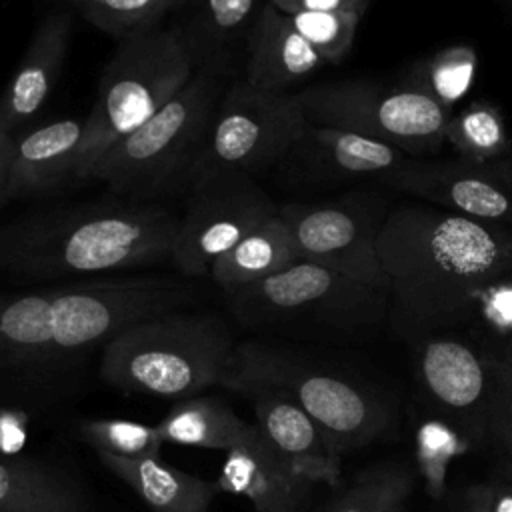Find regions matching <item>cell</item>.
<instances>
[{
  "instance_id": "obj_1",
  "label": "cell",
  "mask_w": 512,
  "mask_h": 512,
  "mask_svg": "<svg viewBox=\"0 0 512 512\" xmlns=\"http://www.w3.org/2000/svg\"><path fill=\"white\" fill-rule=\"evenodd\" d=\"M388 324L408 340L466 328L480 296L512 272V228L438 206L390 210L378 234Z\"/></svg>"
},
{
  "instance_id": "obj_2",
  "label": "cell",
  "mask_w": 512,
  "mask_h": 512,
  "mask_svg": "<svg viewBox=\"0 0 512 512\" xmlns=\"http://www.w3.org/2000/svg\"><path fill=\"white\" fill-rule=\"evenodd\" d=\"M178 228L162 204L120 196L26 212L0 224V278L80 280L172 262Z\"/></svg>"
},
{
  "instance_id": "obj_3",
  "label": "cell",
  "mask_w": 512,
  "mask_h": 512,
  "mask_svg": "<svg viewBox=\"0 0 512 512\" xmlns=\"http://www.w3.org/2000/svg\"><path fill=\"white\" fill-rule=\"evenodd\" d=\"M236 338L212 312L174 310L140 320L100 350V376L124 392L160 398H190L226 384Z\"/></svg>"
},
{
  "instance_id": "obj_4",
  "label": "cell",
  "mask_w": 512,
  "mask_h": 512,
  "mask_svg": "<svg viewBox=\"0 0 512 512\" xmlns=\"http://www.w3.org/2000/svg\"><path fill=\"white\" fill-rule=\"evenodd\" d=\"M228 86L220 78L192 74L168 104L92 164L86 182H104L112 194L138 202L186 194Z\"/></svg>"
},
{
  "instance_id": "obj_5",
  "label": "cell",
  "mask_w": 512,
  "mask_h": 512,
  "mask_svg": "<svg viewBox=\"0 0 512 512\" xmlns=\"http://www.w3.org/2000/svg\"><path fill=\"white\" fill-rule=\"evenodd\" d=\"M232 316L252 328L318 338H364L388 322V292L322 264L290 268L226 296Z\"/></svg>"
},
{
  "instance_id": "obj_6",
  "label": "cell",
  "mask_w": 512,
  "mask_h": 512,
  "mask_svg": "<svg viewBox=\"0 0 512 512\" xmlns=\"http://www.w3.org/2000/svg\"><path fill=\"white\" fill-rule=\"evenodd\" d=\"M192 64L170 26H156L118 44L104 66L86 116L76 182L120 138L148 122L192 78Z\"/></svg>"
},
{
  "instance_id": "obj_7",
  "label": "cell",
  "mask_w": 512,
  "mask_h": 512,
  "mask_svg": "<svg viewBox=\"0 0 512 512\" xmlns=\"http://www.w3.org/2000/svg\"><path fill=\"white\" fill-rule=\"evenodd\" d=\"M240 382L286 392L340 454L372 444L392 424V414L378 396L270 342H238L224 388Z\"/></svg>"
},
{
  "instance_id": "obj_8",
  "label": "cell",
  "mask_w": 512,
  "mask_h": 512,
  "mask_svg": "<svg viewBox=\"0 0 512 512\" xmlns=\"http://www.w3.org/2000/svg\"><path fill=\"white\" fill-rule=\"evenodd\" d=\"M416 378L430 406L470 438L512 454V360L452 332L418 340Z\"/></svg>"
},
{
  "instance_id": "obj_9",
  "label": "cell",
  "mask_w": 512,
  "mask_h": 512,
  "mask_svg": "<svg viewBox=\"0 0 512 512\" xmlns=\"http://www.w3.org/2000/svg\"><path fill=\"white\" fill-rule=\"evenodd\" d=\"M306 122L348 130L402 150L436 154L446 144L450 114L414 86L340 80L296 92Z\"/></svg>"
},
{
  "instance_id": "obj_10",
  "label": "cell",
  "mask_w": 512,
  "mask_h": 512,
  "mask_svg": "<svg viewBox=\"0 0 512 512\" xmlns=\"http://www.w3.org/2000/svg\"><path fill=\"white\" fill-rule=\"evenodd\" d=\"M84 364L58 342L52 286L0 294V408L56 402Z\"/></svg>"
},
{
  "instance_id": "obj_11",
  "label": "cell",
  "mask_w": 512,
  "mask_h": 512,
  "mask_svg": "<svg viewBox=\"0 0 512 512\" xmlns=\"http://www.w3.org/2000/svg\"><path fill=\"white\" fill-rule=\"evenodd\" d=\"M280 206L254 176L226 168H206L196 174L186 192L172 264L186 278L210 274L212 264Z\"/></svg>"
},
{
  "instance_id": "obj_12",
  "label": "cell",
  "mask_w": 512,
  "mask_h": 512,
  "mask_svg": "<svg viewBox=\"0 0 512 512\" xmlns=\"http://www.w3.org/2000/svg\"><path fill=\"white\" fill-rule=\"evenodd\" d=\"M388 214V200L374 190L280 206V216L292 230L302 260L384 292H388V280L378 258V234Z\"/></svg>"
},
{
  "instance_id": "obj_13",
  "label": "cell",
  "mask_w": 512,
  "mask_h": 512,
  "mask_svg": "<svg viewBox=\"0 0 512 512\" xmlns=\"http://www.w3.org/2000/svg\"><path fill=\"white\" fill-rule=\"evenodd\" d=\"M306 128L296 92H274L232 82L216 110L200 170L226 168L254 176L282 162Z\"/></svg>"
},
{
  "instance_id": "obj_14",
  "label": "cell",
  "mask_w": 512,
  "mask_h": 512,
  "mask_svg": "<svg viewBox=\"0 0 512 512\" xmlns=\"http://www.w3.org/2000/svg\"><path fill=\"white\" fill-rule=\"evenodd\" d=\"M268 0H186L170 28L194 74L242 80L254 26Z\"/></svg>"
},
{
  "instance_id": "obj_15",
  "label": "cell",
  "mask_w": 512,
  "mask_h": 512,
  "mask_svg": "<svg viewBox=\"0 0 512 512\" xmlns=\"http://www.w3.org/2000/svg\"><path fill=\"white\" fill-rule=\"evenodd\" d=\"M228 390L250 402L256 418L254 424L294 476L312 486H334L340 480L342 454L286 392L252 382H240Z\"/></svg>"
},
{
  "instance_id": "obj_16",
  "label": "cell",
  "mask_w": 512,
  "mask_h": 512,
  "mask_svg": "<svg viewBox=\"0 0 512 512\" xmlns=\"http://www.w3.org/2000/svg\"><path fill=\"white\" fill-rule=\"evenodd\" d=\"M390 188L480 222L512 228V194L484 166L456 160H410L380 180Z\"/></svg>"
},
{
  "instance_id": "obj_17",
  "label": "cell",
  "mask_w": 512,
  "mask_h": 512,
  "mask_svg": "<svg viewBox=\"0 0 512 512\" xmlns=\"http://www.w3.org/2000/svg\"><path fill=\"white\" fill-rule=\"evenodd\" d=\"M406 158L402 150L390 144L306 122L304 132L282 158V166L292 180L304 186H332L380 182Z\"/></svg>"
},
{
  "instance_id": "obj_18",
  "label": "cell",
  "mask_w": 512,
  "mask_h": 512,
  "mask_svg": "<svg viewBox=\"0 0 512 512\" xmlns=\"http://www.w3.org/2000/svg\"><path fill=\"white\" fill-rule=\"evenodd\" d=\"M72 34V12L50 10L38 24L14 74L0 92V130L16 136L42 110L62 72Z\"/></svg>"
},
{
  "instance_id": "obj_19",
  "label": "cell",
  "mask_w": 512,
  "mask_h": 512,
  "mask_svg": "<svg viewBox=\"0 0 512 512\" xmlns=\"http://www.w3.org/2000/svg\"><path fill=\"white\" fill-rule=\"evenodd\" d=\"M86 118H60L14 136L8 200L50 194L76 182Z\"/></svg>"
},
{
  "instance_id": "obj_20",
  "label": "cell",
  "mask_w": 512,
  "mask_h": 512,
  "mask_svg": "<svg viewBox=\"0 0 512 512\" xmlns=\"http://www.w3.org/2000/svg\"><path fill=\"white\" fill-rule=\"evenodd\" d=\"M322 64L324 58L300 36L288 14L268 0L252 32L242 80L264 90L288 92Z\"/></svg>"
},
{
  "instance_id": "obj_21",
  "label": "cell",
  "mask_w": 512,
  "mask_h": 512,
  "mask_svg": "<svg viewBox=\"0 0 512 512\" xmlns=\"http://www.w3.org/2000/svg\"><path fill=\"white\" fill-rule=\"evenodd\" d=\"M218 484L222 492L246 498L254 512H296L312 484L294 476L268 444L224 452Z\"/></svg>"
},
{
  "instance_id": "obj_22",
  "label": "cell",
  "mask_w": 512,
  "mask_h": 512,
  "mask_svg": "<svg viewBox=\"0 0 512 512\" xmlns=\"http://www.w3.org/2000/svg\"><path fill=\"white\" fill-rule=\"evenodd\" d=\"M100 462L120 478L152 512H208L218 482L182 472L160 458H124L98 452Z\"/></svg>"
},
{
  "instance_id": "obj_23",
  "label": "cell",
  "mask_w": 512,
  "mask_h": 512,
  "mask_svg": "<svg viewBox=\"0 0 512 512\" xmlns=\"http://www.w3.org/2000/svg\"><path fill=\"white\" fill-rule=\"evenodd\" d=\"M0 512H90V498L84 486L56 464L30 456H0Z\"/></svg>"
},
{
  "instance_id": "obj_24",
  "label": "cell",
  "mask_w": 512,
  "mask_h": 512,
  "mask_svg": "<svg viewBox=\"0 0 512 512\" xmlns=\"http://www.w3.org/2000/svg\"><path fill=\"white\" fill-rule=\"evenodd\" d=\"M164 442L228 452L242 446L266 444L256 424L242 420L218 396H190L178 400L156 424Z\"/></svg>"
},
{
  "instance_id": "obj_25",
  "label": "cell",
  "mask_w": 512,
  "mask_h": 512,
  "mask_svg": "<svg viewBox=\"0 0 512 512\" xmlns=\"http://www.w3.org/2000/svg\"><path fill=\"white\" fill-rule=\"evenodd\" d=\"M300 260L302 254L294 234L278 212L224 252L212 264L210 276L228 296L266 280Z\"/></svg>"
},
{
  "instance_id": "obj_26",
  "label": "cell",
  "mask_w": 512,
  "mask_h": 512,
  "mask_svg": "<svg viewBox=\"0 0 512 512\" xmlns=\"http://www.w3.org/2000/svg\"><path fill=\"white\" fill-rule=\"evenodd\" d=\"M446 144L460 160L476 166H488L512 154L504 116L486 100L470 102L462 112L450 116Z\"/></svg>"
},
{
  "instance_id": "obj_27",
  "label": "cell",
  "mask_w": 512,
  "mask_h": 512,
  "mask_svg": "<svg viewBox=\"0 0 512 512\" xmlns=\"http://www.w3.org/2000/svg\"><path fill=\"white\" fill-rule=\"evenodd\" d=\"M416 484L404 462H382L360 472L324 512H402Z\"/></svg>"
},
{
  "instance_id": "obj_28",
  "label": "cell",
  "mask_w": 512,
  "mask_h": 512,
  "mask_svg": "<svg viewBox=\"0 0 512 512\" xmlns=\"http://www.w3.org/2000/svg\"><path fill=\"white\" fill-rule=\"evenodd\" d=\"M66 10L76 12L86 22L106 32L118 44L162 26L186 0H60Z\"/></svg>"
},
{
  "instance_id": "obj_29",
  "label": "cell",
  "mask_w": 512,
  "mask_h": 512,
  "mask_svg": "<svg viewBox=\"0 0 512 512\" xmlns=\"http://www.w3.org/2000/svg\"><path fill=\"white\" fill-rule=\"evenodd\" d=\"M476 60V52L470 46L458 44L444 48L410 72L408 86L424 92L450 114L454 104L464 98L472 84Z\"/></svg>"
},
{
  "instance_id": "obj_30",
  "label": "cell",
  "mask_w": 512,
  "mask_h": 512,
  "mask_svg": "<svg viewBox=\"0 0 512 512\" xmlns=\"http://www.w3.org/2000/svg\"><path fill=\"white\" fill-rule=\"evenodd\" d=\"M78 434L96 454H114L124 458H160L164 438L158 426L122 418H84L78 422Z\"/></svg>"
},
{
  "instance_id": "obj_31",
  "label": "cell",
  "mask_w": 512,
  "mask_h": 512,
  "mask_svg": "<svg viewBox=\"0 0 512 512\" xmlns=\"http://www.w3.org/2000/svg\"><path fill=\"white\" fill-rule=\"evenodd\" d=\"M288 18L324 62L338 64L352 48L362 16L354 12L302 10L288 14Z\"/></svg>"
},
{
  "instance_id": "obj_32",
  "label": "cell",
  "mask_w": 512,
  "mask_h": 512,
  "mask_svg": "<svg viewBox=\"0 0 512 512\" xmlns=\"http://www.w3.org/2000/svg\"><path fill=\"white\" fill-rule=\"evenodd\" d=\"M280 12L294 14L302 10H332V12H354L364 14L370 0H270Z\"/></svg>"
},
{
  "instance_id": "obj_33",
  "label": "cell",
  "mask_w": 512,
  "mask_h": 512,
  "mask_svg": "<svg viewBox=\"0 0 512 512\" xmlns=\"http://www.w3.org/2000/svg\"><path fill=\"white\" fill-rule=\"evenodd\" d=\"M492 488L494 484H480L468 488L452 512H490V500H492Z\"/></svg>"
},
{
  "instance_id": "obj_34",
  "label": "cell",
  "mask_w": 512,
  "mask_h": 512,
  "mask_svg": "<svg viewBox=\"0 0 512 512\" xmlns=\"http://www.w3.org/2000/svg\"><path fill=\"white\" fill-rule=\"evenodd\" d=\"M14 152V138L0 130V208L8 204V176Z\"/></svg>"
},
{
  "instance_id": "obj_35",
  "label": "cell",
  "mask_w": 512,
  "mask_h": 512,
  "mask_svg": "<svg viewBox=\"0 0 512 512\" xmlns=\"http://www.w3.org/2000/svg\"><path fill=\"white\" fill-rule=\"evenodd\" d=\"M492 500L490 512H512V484L508 482H492Z\"/></svg>"
},
{
  "instance_id": "obj_36",
  "label": "cell",
  "mask_w": 512,
  "mask_h": 512,
  "mask_svg": "<svg viewBox=\"0 0 512 512\" xmlns=\"http://www.w3.org/2000/svg\"><path fill=\"white\" fill-rule=\"evenodd\" d=\"M484 168L492 178H496L512 194V154L494 164H488Z\"/></svg>"
}]
</instances>
